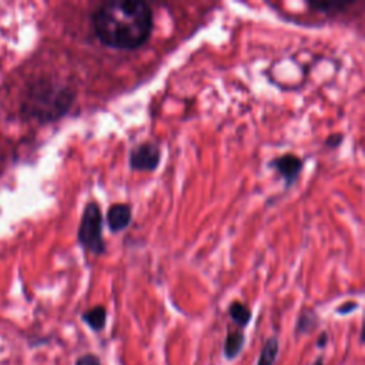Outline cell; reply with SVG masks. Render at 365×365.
<instances>
[{
    "instance_id": "6",
    "label": "cell",
    "mask_w": 365,
    "mask_h": 365,
    "mask_svg": "<svg viewBox=\"0 0 365 365\" xmlns=\"http://www.w3.org/2000/svg\"><path fill=\"white\" fill-rule=\"evenodd\" d=\"M133 218V208L127 202H115L111 204L106 214V221L111 232L124 231Z\"/></svg>"
},
{
    "instance_id": "2",
    "label": "cell",
    "mask_w": 365,
    "mask_h": 365,
    "mask_svg": "<svg viewBox=\"0 0 365 365\" xmlns=\"http://www.w3.org/2000/svg\"><path fill=\"white\" fill-rule=\"evenodd\" d=\"M76 100V91L56 80L38 78L29 84L21 101V114L40 124L64 117Z\"/></svg>"
},
{
    "instance_id": "7",
    "label": "cell",
    "mask_w": 365,
    "mask_h": 365,
    "mask_svg": "<svg viewBox=\"0 0 365 365\" xmlns=\"http://www.w3.org/2000/svg\"><path fill=\"white\" fill-rule=\"evenodd\" d=\"M81 319L96 332L104 329L107 322V309L103 305H96L81 314Z\"/></svg>"
},
{
    "instance_id": "3",
    "label": "cell",
    "mask_w": 365,
    "mask_h": 365,
    "mask_svg": "<svg viewBox=\"0 0 365 365\" xmlns=\"http://www.w3.org/2000/svg\"><path fill=\"white\" fill-rule=\"evenodd\" d=\"M77 241L84 250L94 255L106 252V242L103 240V214L96 201H88L83 210L77 228Z\"/></svg>"
},
{
    "instance_id": "1",
    "label": "cell",
    "mask_w": 365,
    "mask_h": 365,
    "mask_svg": "<svg viewBox=\"0 0 365 365\" xmlns=\"http://www.w3.org/2000/svg\"><path fill=\"white\" fill-rule=\"evenodd\" d=\"M98 41L117 50H135L151 36L154 13L143 0H108L90 14Z\"/></svg>"
},
{
    "instance_id": "5",
    "label": "cell",
    "mask_w": 365,
    "mask_h": 365,
    "mask_svg": "<svg viewBox=\"0 0 365 365\" xmlns=\"http://www.w3.org/2000/svg\"><path fill=\"white\" fill-rule=\"evenodd\" d=\"M268 165L274 168L277 174L284 180L285 188H289L297 182L304 168V160L292 153H287L272 158Z\"/></svg>"
},
{
    "instance_id": "15",
    "label": "cell",
    "mask_w": 365,
    "mask_h": 365,
    "mask_svg": "<svg viewBox=\"0 0 365 365\" xmlns=\"http://www.w3.org/2000/svg\"><path fill=\"white\" fill-rule=\"evenodd\" d=\"M356 307H358V304H356V302H354V301H348V302L342 304L341 307H338V308H336V312H338V314L345 315V314H349V312H352L354 309H356Z\"/></svg>"
},
{
    "instance_id": "4",
    "label": "cell",
    "mask_w": 365,
    "mask_h": 365,
    "mask_svg": "<svg viewBox=\"0 0 365 365\" xmlns=\"http://www.w3.org/2000/svg\"><path fill=\"white\" fill-rule=\"evenodd\" d=\"M161 150L157 143L143 141L128 153V165L134 171H154L160 165Z\"/></svg>"
},
{
    "instance_id": "13",
    "label": "cell",
    "mask_w": 365,
    "mask_h": 365,
    "mask_svg": "<svg viewBox=\"0 0 365 365\" xmlns=\"http://www.w3.org/2000/svg\"><path fill=\"white\" fill-rule=\"evenodd\" d=\"M76 365H101L100 359L93 354H86L76 361Z\"/></svg>"
},
{
    "instance_id": "10",
    "label": "cell",
    "mask_w": 365,
    "mask_h": 365,
    "mask_svg": "<svg viewBox=\"0 0 365 365\" xmlns=\"http://www.w3.org/2000/svg\"><path fill=\"white\" fill-rule=\"evenodd\" d=\"M278 355V339L277 336H269L259 354L257 365H274Z\"/></svg>"
},
{
    "instance_id": "8",
    "label": "cell",
    "mask_w": 365,
    "mask_h": 365,
    "mask_svg": "<svg viewBox=\"0 0 365 365\" xmlns=\"http://www.w3.org/2000/svg\"><path fill=\"white\" fill-rule=\"evenodd\" d=\"M245 338L244 334L240 331H231L228 332L225 342H224V355L227 359H234L235 356H238V354L241 352L242 346H244Z\"/></svg>"
},
{
    "instance_id": "17",
    "label": "cell",
    "mask_w": 365,
    "mask_h": 365,
    "mask_svg": "<svg viewBox=\"0 0 365 365\" xmlns=\"http://www.w3.org/2000/svg\"><path fill=\"white\" fill-rule=\"evenodd\" d=\"M314 365H324V362H322V359L319 358V359H317V361L314 362Z\"/></svg>"
},
{
    "instance_id": "16",
    "label": "cell",
    "mask_w": 365,
    "mask_h": 365,
    "mask_svg": "<svg viewBox=\"0 0 365 365\" xmlns=\"http://www.w3.org/2000/svg\"><path fill=\"white\" fill-rule=\"evenodd\" d=\"M327 339H328V338H327V334H325V332H324V334H322V335H321V338H319V339H318V342H317V345H318V346H319V348H322V346H324V345H325V344H327Z\"/></svg>"
},
{
    "instance_id": "11",
    "label": "cell",
    "mask_w": 365,
    "mask_h": 365,
    "mask_svg": "<svg viewBox=\"0 0 365 365\" xmlns=\"http://www.w3.org/2000/svg\"><path fill=\"white\" fill-rule=\"evenodd\" d=\"M352 1H309L307 6L315 11L332 14V13H342L346 7H349Z\"/></svg>"
},
{
    "instance_id": "12",
    "label": "cell",
    "mask_w": 365,
    "mask_h": 365,
    "mask_svg": "<svg viewBox=\"0 0 365 365\" xmlns=\"http://www.w3.org/2000/svg\"><path fill=\"white\" fill-rule=\"evenodd\" d=\"M317 324H318V317H317V314H315L314 311L308 309V311H304V312L299 315V318H298V321H297V328H295V331H297L298 335L307 334V332H311V331L317 327Z\"/></svg>"
},
{
    "instance_id": "9",
    "label": "cell",
    "mask_w": 365,
    "mask_h": 365,
    "mask_svg": "<svg viewBox=\"0 0 365 365\" xmlns=\"http://www.w3.org/2000/svg\"><path fill=\"white\" fill-rule=\"evenodd\" d=\"M228 314H230L231 319H232L238 327H241V328L247 327L248 322L251 321V311H250V308H248L245 304L240 302V301H232V302L230 304V307H228Z\"/></svg>"
},
{
    "instance_id": "14",
    "label": "cell",
    "mask_w": 365,
    "mask_h": 365,
    "mask_svg": "<svg viewBox=\"0 0 365 365\" xmlns=\"http://www.w3.org/2000/svg\"><path fill=\"white\" fill-rule=\"evenodd\" d=\"M342 140H344V135H342V134H331V135L327 137L325 145H327L328 148H336V147H339V144L342 143Z\"/></svg>"
}]
</instances>
